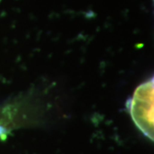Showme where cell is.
Here are the masks:
<instances>
[]
</instances>
